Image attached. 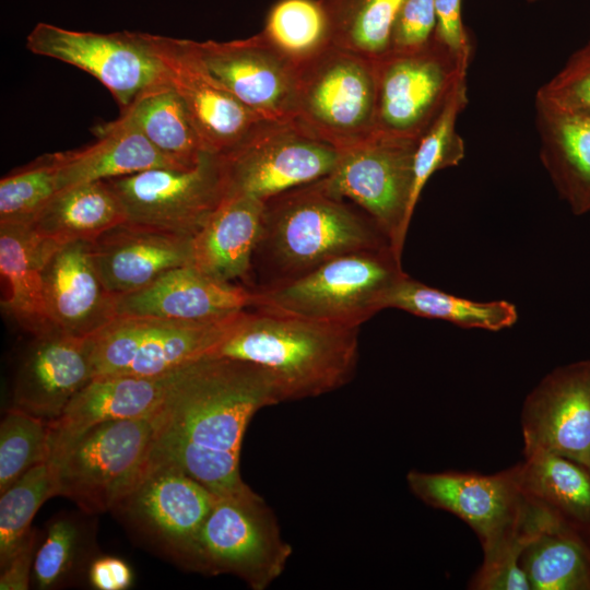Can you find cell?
<instances>
[{
    "label": "cell",
    "instance_id": "obj_1",
    "mask_svg": "<svg viewBox=\"0 0 590 590\" xmlns=\"http://www.w3.org/2000/svg\"><path fill=\"white\" fill-rule=\"evenodd\" d=\"M272 379L251 363L205 355L175 370L153 414L150 461L172 463L216 496L243 494L239 458L252 416L280 403Z\"/></svg>",
    "mask_w": 590,
    "mask_h": 590
},
{
    "label": "cell",
    "instance_id": "obj_2",
    "mask_svg": "<svg viewBox=\"0 0 590 590\" xmlns=\"http://www.w3.org/2000/svg\"><path fill=\"white\" fill-rule=\"evenodd\" d=\"M387 247L374 220L319 179L264 201L250 288L275 287L337 257Z\"/></svg>",
    "mask_w": 590,
    "mask_h": 590
},
{
    "label": "cell",
    "instance_id": "obj_3",
    "mask_svg": "<svg viewBox=\"0 0 590 590\" xmlns=\"http://www.w3.org/2000/svg\"><path fill=\"white\" fill-rule=\"evenodd\" d=\"M358 329L248 309L208 355L261 367L281 402L314 398L354 376Z\"/></svg>",
    "mask_w": 590,
    "mask_h": 590
},
{
    "label": "cell",
    "instance_id": "obj_4",
    "mask_svg": "<svg viewBox=\"0 0 590 590\" xmlns=\"http://www.w3.org/2000/svg\"><path fill=\"white\" fill-rule=\"evenodd\" d=\"M153 430L151 415L102 422L50 440L47 462L57 496L91 516L113 511L145 472Z\"/></svg>",
    "mask_w": 590,
    "mask_h": 590
},
{
    "label": "cell",
    "instance_id": "obj_5",
    "mask_svg": "<svg viewBox=\"0 0 590 590\" xmlns=\"http://www.w3.org/2000/svg\"><path fill=\"white\" fill-rule=\"evenodd\" d=\"M406 273L390 247L337 257L282 285L258 290L251 309L359 328L385 309Z\"/></svg>",
    "mask_w": 590,
    "mask_h": 590
},
{
    "label": "cell",
    "instance_id": "obj_6",
    "mask_svg": "<svg viewBox=\"0 0 590 590\" xmlns=\"http://www.w3.org/2000/svg\"><path fill=\"white\" fill-rule=\"evenodd\" d=\"M406 482L423 503L457 516L474 531L483 562L526 545L541 530L556 524L527 499L515 465L493 474L410 471Z\"/></svg>",
    "mask_w": 590,
    "mask_h": 590
},
{
    "label": "cell",
    "instance_id": "obj_7",
    "mask_svg": "<svg viewBox=\"0 0 590 590\" xmlns=\"http://www.w3.org/2000/svg\"><path fill=\"white\" fill-rule=\"evenodd\" d=\"M376 61L331 45L297 66L295 120L317 138L345 149L375 132Z\"/></svg>",
    "mask_w": 590,
    "mask_h": 590
},
{
    "label": "cell",
    "instance_id": "obj_8",
    "mask_svg": "<svg viewBox=\"0 0 590 590\" xmlns=\"http://www.w3.org/2000/svg\"><path fill=\"white\" fill-rule=\"evenodd\" d=\"M291 554L273 514L257 493L215 495L199 533L194 571L232 574L249 588L264 590L282 575Z\"/></svg>",
    "mask_w": 590,
    "mask_h": 590
},
{
    "label": "cell",
    "instance_id": "obj_9",
    "mask_svg": "<svg viewBox=\"0 0 590 590\" xmlns=\"http://www.w3.org/2000/svg\"><path fill=\"white\" fill-rule=\"evenodd\" d=\"M241 312L212 321L119 316L88 338L93 378L169 374L208 355Z\"/></svg>",
    "mask_w": 590,
    "mask_h": 590
},
{
    "label": "cell",
    "instance_id": "obj_10",
    "mask_svg": "<svg viewBox=\"0 0 590 590\" xmlns=\"http://www.w3.org/2000/svg\"><path fill=\"white\" fill-rule=\"evenodd\" d=\"M214 499L211 491L178 467L149 461L113 512L153 551L194 570L199 533Z\"/></svg>",
    "mask_w": 590,
    "mask_h": 590
},
{
    "label": "cell",
    "instance_id": "obj_11",
    "mask_svg": "<svg viewBox=\"0 0 590 590\" xmlns=\"http://www.w3.org/2000/svg\"><path fill=\"white\" fill-rule=\"evenodd\" d=\"M340 153L288 120L268 121L241 145L216 156L225 198L246 196L267 201L327 177Z\"/></svg>",
    "mask_w": 590,
    "mask_h": 590
},
{
    "label": "cell",
    "instance_id": "obj_12",
    "mask_svg": "<svg viewBox=\"0 0 590 590\" xmlns=\"http://www.w3.org/2000/svg\"><path fill=\"white\" fill-rule=\"evenodd\" d=\"M417 141L374 132L341 149L334 169L322 178L333 193L374 220L400 259L412 220L409 206Z\"/></svg>",
    "mask_w": 590,
    "mask_h": 590
},
{
    "label": "cell",
    "instance_id": "obj_13",
    "mask_svg": "<svg viewBox=\"0 0 590 590\" xmlns=\"http://www.w3.org/2000/svg\"><path fill=\"white\" fill-rule=\"evenodd\" d=\"M469 64L435 38L421 50L389 52L377 60L375 132L418 140L467 79Z\"/></svg>",
    "mask_w": 590,
    "mask_h": 590
},
{
    "label": "cell",
    "instance_id": "obj_14",
    "mask_svg": "<svg viewBox=\"0 0 590 590\" xmlns=\"http://www.w3.org/2000/svg\"><path fill=\"white\" fill-rule=\"evenodd\" d=\"M127 222L193 237L225 199L219 158L190 168H152L107 180Z\"/></svg>",
    "mask_w": 590,
    "mask_h": 590
},
{
    "label": "cell",
    "instance_id": "obj_15",
    "mask_svg": "<svg viewBox=\"0 0 590 590\" xmlns=\"http://www.w3.org/2000/svg\"><path fill=\"white\" fill-rule=\"evenodd\" d=\"M163 64L206 151L222 155L246 142L268 120L246 107L205 67L193 40L141 33Z\"/></svg>",
    "mask_w": 590,
    "mask_h": 590
},
{
    "label": "cell",
    "instance_id": "obj_16",
    "mask_svg": "<svg viewBox=\"0 0 590 590\" xmlns=\"http://www.w3.org/2000/svg\"><path fill=\"white\" fill-rule=\"evenodd\" d=\"M26 48L87 72L113 94L120 110L143 90L168 82L141 32L101 34L40 22L27 35Z\"/></svg>",
    "mask_w": 590,
    "mask_h": 590
},
{
    "label": "cell",
    "instance_id": "obj_17",
    "mask_svg": "<svg viewBox=\"0 0 590 590\" xmlns=\"http://www.w3.org/2000/svg\"><path fill=\"white\" fill-rule=\"evenodd\" d=\"M523 457L553 453L590 470V359L555 367L526 396Z\"/></svg>",
    "mask_w": 590,
    "mask_h": 590
},
{
    "label": "cell",
    "instance_id": "obj_18",
    "mask_svg": "<svg viewBox=\"0 0 590 590\" xmlns=\"http://www.w3.org/2000/svg\"><path fill=\"white\" fill-rule=\"evenodd\" d=\"M210 72L246 107L268 121L293 120L297 66L260 32L231 42H194Z\"/></svg>",
    "mask_w": 590,
    "mask_h": 590
},
{
    "label": "cell",
    "instance_id": "obj_19",
    "mask_svg": "<svg viewBox=\"0 0 590 590\" xmlns=\"http://www.w3.org/2000/svg\"><path fill=\"white\" fill-rule=\"evenodd\" d=\"M92 378L88 338L58 330L34 335L15 374L13 406L54 421Z\"/></svg>",
    "mask_w": 590,
    "mask_h": 590
},
{
    "label": "cell",
    "instance_id": "obj_20",
    "mask_svg": "<svg viewBox=\"0 0 590 590\" xmlns=\"http://www.w3.org/2000/svg\"><path fill=\"white\" fill-rule=\"evenodd\" d=\"M43 283L48 315L58 331L90 338L117 318V297L97 272L91 241L60 244L44 266Z\"/></svg>",
    "mask_w": 590,
    "mask_h": 590
},
{
    "label": "cell",
    "instance_id": "obj_21",
    "mask_svg": "<svg viewBox=\"0 0 590 590\" xmlns=\"http://www.w3.org/2000/svg\"><path fill=\"white\" fill-rule=\"evenodd\" d=\"M255 292L213 279L191 264L172 269L148 286L116 298L119 316L212 321L251 309Z\"/></svg>",
    "mask_w": 590,
    "mask_h": 590
},
{
    "label": "cell",
    "instance_id": "obj_22",
    "mask_svg": "<svg viewBox=\"0 0 590 590\" xmlns=\"http://www.w3.org/2000/svg\"><path fill=\"white\" fill-rule=\"evenodd\" d=\"M191 239L126 221L91 243L92 256L103 283L119 297L191 264Z\"/></svg>",
    "mask_w": 590,
    "mask_h": 590
},
{
    "label": "cell",
    "instance_id": "obj_23",
    "mask_svg": "<svg viewBox=\"0 0 590 590\" xmlns=\"http://www.w3.org/2000/svg\"><path fill=\"white\" fill-rule=\"evenodd\" d=\"M264 201L237 196L225 198L191 239V266L223 281H243L250 288ZM237 284V283H236Z\"/></svg>",
    "mask_w": 590,
    "mask_h": 590
},
{
    "label": "cell",
    "instance_id": "obj_24",
    "mask_svg": "<svg viewBox=\"0 0 590 590\" xmlns=\"http://www.w3.org/2000/svg\"><path fill=\"white\" fill-rule=\"evenodd\" d=\"M97 140L81 149L55 152L59 191L78 185L133 175L152 168H185L163 155L119 115L95 128Z\"/></svg>",
    "mask_w": 590,
    "mask_h": 590
},
{
    "label": "cell",
    "instance_id": "obj_25",
    "mask_svg": "<svg viewBox=\"0 0 590 590\" xmlns=\"http://www.w3.org/2000/svg\"><path fill=\"white\" fill-rule=\"evenodd\" d=\"M59 245L32 225H0L1 305L33 337L57 330L45 302L43 269Z\"/></svg>",
    "mask_w": 590,
    "mask_h": 590
},
{
    "label": "cell",
    "instance_id": "obj_26",
    "mask_svg": "<svg viewBox=\"0 0 590 590\" xmlns=\"http://www.w3.org/2000/svg\"><path fill=\"white\" fill-rule=\"evenodd\" d=\"M174 374L175 370L155 377L92 378L71 399L62 414L48 422L50 440L75 435L102 422L153 415L163 402Z\"/></svg>",
    "mask_w": 590,
    "mask_h": 590
},
{
    "label": "cell",
    "instance_id": "obj_27",
    "mask_svg": "<svg viewBox=\"0 0 590 590\" xmlns=\"http://www.w3.org/2000/svg\"><path fill=\"white\" fill-rule=\"evenodd\" d=\"M540 157L560 199L577 215L590 213V119L535 98Z\"/></svg>",
    "mask_w": 590,
    "mask_h": 590
},
{
    "label": "cell",
    "instance_id": "obj_28",
    "mask_svg": "<svg viewBox=\"0 0 590 590\" xmlns=\"http://www.w3.org/2000/svg\"><path fill=\"white\" fill-rule=\"evenodd\" d=\"M515 468L527 499L590 546V470L545 452L523 457Z\"/></svg>",
    "mask_w": 590,
    "mask_h": 590
},
{
    "label": "cell",
    "instance_id": "obj_29",
    "mask_svg": "<svg viewBox=\"0 0 590 590\" xmlns=\"http://www.w3.org/2000/svg\"><path fill=\"white\" fill-rule=\"evenodd\" d=\"M123 206L107 180L78 185L59 191L36 217L32 227L59 244L94 241L106 231L126 222Z\"/></svg>",
    "mask_w": 590,
    "mask_h": 590
},
{
    "label": "cell",
    "instance_id": "obj_30",
    "mask_svg": "<svg viewBox=\"0 0 590 590\" xmlns=\"http://www.w3.org/2000/svg\"><path fill=\"white\" fill-rule=\"evenodd\" d=\"M120 116L133 123L163 155L181 167H193L210 154L169 82L143 90L120 110Z\"/></svg>",
    "mask_w": 590,
    "mask_h": 590
},
{
    "label": "cell",
    "instance_id": "obj_31",
    "mask_svg": "<svg viewBox=\"0 0 590 590\" xmlns=\"http://www.w3.org/2000/svg\"><path fill=\"white\" fill-rule=\"evenodd\" d=\"M387 308L447 321L463 329L493 332L508 329L518 320L517 307L508 300L468 299L424 284L408 274L389 291L385 299Z\"/></svg>",
    "mask_w": 590,
    "mask_h": 590
},
{
    "label": "cell",
    "instance_id": "obj_32",
    "mask_svg": "<svg viewBox=\"0 0 590 590\" xmlns=\"http://www.w3.org/2000/svg\"><path fill=\"white\" fill-rule=\"evenodd\" d=\"M519 562L531 590H590V546L560 527L536 533Z\"/></svg>",
    "mask_w": 590,
    "mask_h": 590
},
{
    "label": "cell",
    "instance_id": "obj_33",
    "mask_svg": "<svg viewBox=\"0 0 590 590\" xmlns=\"http://www.w3.org/2000/svg\"><path fill=\"white\" fill-rule=\"evenodd\" d=\"M93 524L83 515L69 512L48 522L33 565L32 580L37 589L64 588L87 574L95 558Z\"/></svg>",
    "mask_w": 590,
    "mask_h": 590
},
{
    "label": "cell",
    "instance_id": "obj_34",
    "mask_svg": "<svg viewBox=\"0 0 590 590\" xmlns=\"http://www.w3.org/2000/svg\"><path fill=\"white\" fill-rule=\"evenodd\" d=\"M332 45L377 61L390 51L396 17L404 0H321Z\"/></svg>",
    "mask_w": 590,
    "mask_h": 590
},
{
    "label": "cell",
    "instance_id": "obj_35",
    "mask_svg": "<svg viewBox=\"0 0 590 590\" xmlns=\"http://www.w3.org/2000/svg\"><path fill=\"white\" fill-rule=\"evenodd\" d=\"M261 33L296 66L332 45L330 20L321 0L275 1Z\"/></svg>",
    "mask_w": 590,
    "mask_h": 590
},
{
    "label": "cell",
    "instance_id": "obj_36",
    "mask_svg": "<svg viewBox=\"0 0 590 590\" xmlns=\"http://www.w3.org/2000/svg\"><path fill=\"white\" fill-rule=\"evenodd\" d=\"M467 103V79H464L417 141L409 206L411 217L429 178L440 169L458 165L464 157V142L457 131V121Z\"/></svg>",
    "mask_w": 590,
    "mask_h": 590
},
{
    "label": "cell",
    "instance_id": "obj_37",
    "mask_svg": "<svg viewBox=\"0 0 590 590\" xmlns=\"http://www.w3.org/2000/svg\"><path fill=\"white\" fill-rule=\"evenodd\" d=\"M57 496L48 462L40 463L14 482L0 497V568L17 552L33 529L40 506Z\"/></svg>",
    "mask_w": 590,
    "mask_h": 590
},
{
    "label": "cell",
    "instance_id": "obj_38",
    "mask_svg": "<svg viewBox=\"0 0 590 590\" xmlns=\"http://www.w3.org/2000/svg\"><path fill=\"white\" fill-rule=\"evenodd\" d=\"M58 192L56 153L11 170L0 180V225H32Z\"/></svg>",
    "mask_w": 590,
    "mask_h": 590
},
{
    "label": "cell",
    "instance_id": "obj_39",
    "mask_svg": "<svg viewBox=\"0 0 590 590\" xmlns=\"http://www.w3.org/2000/svg\"><path fill=\"white\" fill-rule=\"evenodd\" d=\"M50 453L48 421L12 406L0 424V494Z\"/></svg>",
    "mask_w": 590,
    "mask_h": 590
},
{
    "label": "cell",
    "instance_id": "obj_40",
    "mask_svg": "<svg viewBox=\"0 0 590 590\" xmlns=\"http://www.w3.org/2000/svg\"><path fill=\"white\" fill-rule=\"evenodd\" d=\"M535 98L566 113L590 119V39L540 87Z\"/></svg>",
    "mask_w": 590,
    "mask_h": 590
},
{
    "label": "cell",
    "instance_id": "obj_41",
    "mask_svg": "<svg viewBox=\"0 0 590 590\" xmlns=\"http://www.w3.org/2000/svg\"><path fill=\"white\" fill-rule=\"evenodd\" d=\"M436 12L434 0H404L393 24L390 51L412 52L434 42Z\"/></svg>",
    "mask_w": 590,
    "mask_h": 590
},
{
    "label": "cell",
    "instance_id": "obj_42",
    "mask_svg": "<svg viewBox=\"0 0 590 590\" xmlns=\"http://www.w3.org/2000/svg\"><path fill=\"white\" fill-rule=\"evenodd\" d=\"M523 547H514L489 562H483L472 577L469 588L474 590H531L519 562Z\"/></svg>",
    "mask_w": 590,
    "mask_h": 590
},
{
    "label": "cell",
    "instance_id": "obj_43",
    "mask_svg": "<svg viewBox=\"0 0 590 590\" xmlns=\"http://www.w3.org/2000/svg\"><path fill=\"white\" fill-rule=\"evenodd\" d=\"M435 40L456 58L470 62L472 46L462 22V0H434Z\"/></svg>",
    "mask_w": 590,
    "mask_h": 590
},
{
    "label": "cell",
    "instance_id": "obj_44",
    "mask_svg": "<svg viewBox=\"0 0 590 590\" xmlns=\"http://www.w3.org/2000/svg\"><path fill=\"white\" fill-rule=\"evenodd\" d=\"M37 533L31 532L17 552L1 568V590H26L31 586Z\"/></svg>",
    "mask_w": 590,
    "mask_h": 590
},
{
    "label": "cell",
    "instance_id": "obj_45",
    "mask_svg": "<svg viewBox=\"0 0 590 590\" xmlns=\"http://www.w3.org/2000/svg\"><path fill=\"white\" fill-rule=\"evenodd\" d=\"M90 583L98 590H126L133 580L129 565L113 556L95 557L87 571Z\"/></svg>",
    "mask_w": 590,
    "mask_h": 590
}]
</instances>
